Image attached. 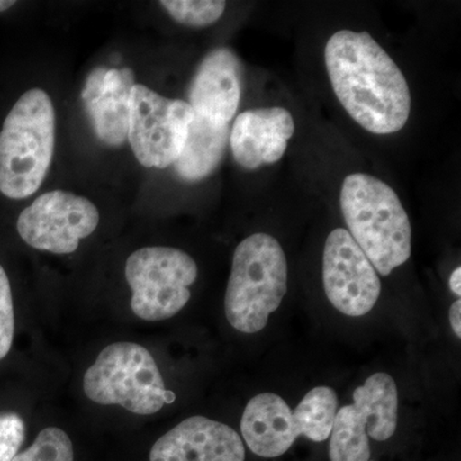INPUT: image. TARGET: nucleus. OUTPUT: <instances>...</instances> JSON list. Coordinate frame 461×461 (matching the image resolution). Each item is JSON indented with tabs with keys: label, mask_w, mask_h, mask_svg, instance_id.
<instances>
[{
	"label": "nucleus",
	"mask_w": 461,
	"mask_h": 461,
	"mask_svg": "<svg viewBox=\"0 0 461 461\" xmlns=\"http://www.w3.org/2000/svg\"><path fill=\"white\" fill-rule=\"evenodd\" d=\"M324 60L336 96L364 130L390 135L405 126L411 108L405 76L368 32L333 33Z\"/></svg>",
	"instance_id": "1"
},
{
	"label": "nucleus",
	"mask_w": 461,
	"mask_h": 461,
	"mask_svg": "<svg viewBox=\"0 0 461 461\" xmlns=\"http://www.w3.org/2000/svg\"><path fill=\"white\" fill-rule=\"evenodd\" d=\"M348 233L373 264L388 276L411 256V224L395 191L366 173L345 178L339 195Z\"/></svg>",
	"instance_id": "2"
},
{
	"label": "nucleus",
	"mask_w": 461,
	"mask_h": 461,
	"mask_svg": "<svg viewBox=\"0 0 461 461\" xmlns=\"http://www.w3.org/2000/svg\"><path fill=\"white\" fill-rule=\"evenodd\" d=\"M56 145L53 103L41 89L26 91L0 131V193L9 199L32 196L50 171Z\"/></svg>",
	"instance_id": "3"
},
{
	"label": "nucleus",
	"mask_w": 461,
	"mask_h": 461,
	"mask_svg": "<svg viewBox=\"0 0 461 461\" xmlns=\"http://www.w3.org/2000/svg\"><path fill=\"white\" fill-rule=\"evenodd\" d=\"M287 276L284 249L271 235L254 233L240 242L224 297L230 327L247 335L266 329L286 295Z\"/></svg>",
	"instance_id": "4"
},
{
	"label": "nucleus",
	"mask_w": 461,
	"mask_h": 461,
	"mask_svg": "<svg viewBox=\"0 0 461 461\" xmlns=\"http://www.w3.org/2000/svg\"><path fill=\"white\" fill-rule=\"evenodd\" d=\"M84 393L99 405H120L138 415H151L175 402L153 355L133 342L103 348L84 375Z\"/></svg>",
	"instance_id": "5"
},
{
	"label": "nucleus",
	"mask_w": 461,
	"mask_h": 461,
	"mask_svg": "<svg viewBox=\"0 0 461 461\" xmlns=\"http://www.w3.org/2000/svg\"><path fill=\"white\" fill-rule=\"evenodd\" d=\"M198 273V264L180 249L150 247L133 251L124 267L133 314L148 321L175 317L189 303L190 287Z\"/></svg>",
	"instance_id": "6"
},
{
	"label": "nucleus",
	"mask_w": 461,
	"mask_h": 461,
	"mask_svg": "<svg viewBox=\"0 0 461 461\" xmlns=\"http://www.w3.org/2000/svg\"><path fill=\"white\" fill-rule=\"evenodd\" d=\"M353 405L336 412L330 432V461H369L371 445L395 435L399 396L395 381L387 373H375L354 391Z\"/></svg>",
	"instance_id": "7"
},
{
	"label": "nucleus",
	"mask_w": 461,
	"mask_h": 461,
	"mask_svg": "<svg viewBox=\"0 0 461 461\" xmlns=\"http://www.w3.org/2000/svg\"><path fill=\"white\" fill-rule=\"evenodd\" d=\"M194 111L184 100L159 95L136 84L131 93L129 139L136 159L148 168H167L180 156Z\"/></svg>",
	"instance_id": "8"
},
{
	"label": "nucleus",
	"mask_w": 461,
	"mask_h": 461,
	"mask_svg": "<svg viewBox=\"0 0 461 461\" xmlns=\"http://www.w3.org/2000/svg\"><path fill=\"white\" fill-rule=\"evenodd\" d=\"M99 211L89 199L67 191L42 194L23 209L18 235L27 245L53 254H71L98 227Z\"/></svg>",
	"instance_id": "9"
},
{
	"label": "nucleus",
	"mask_w": 461,
	"mask_h": 461,
	"mask_svg": "<svg viewBox=\"0 0 461 461\" xmlns=\"http://www.w3.org/2000/svg\"><path fill=\"white\" fill-rule=\"evenodd\" d=\"M323 286L330 304L348 317H362L377 304V271L348 230L330 233L323 251Z\"/></svg>",
	"instance_id": "10"
},
{
	"label": "nucleus",
	"mask_w": 461,
	"mask_h": 461,
	"mask_svg": "<svg viewBox=\"0 0 461 461\" xmlns=\"http://www.w3.org/2000/svg\"><path fill=\"white\" fill-rule=\"evenodd\" d=\"M135 85V75L127 67H98L85 81V111L99 140L109 147H120L127 140Z\"/></svg>",
	"instance_id": "11"
},
{
	"label": "nucleus",
	"mask_w": 461,
	"mask_h": 461,
	"mask_svg": "<svg viewBox=\"0 0 461 461\" xmlns=\"http://www.w3.org/2000/svg\"><path fill=\"white\" fill-rule=\"evenodd\" d=\"M150 461H245V447L235 429L196 415L160 437Z\"/></svg>",
	"instance_id": "12"
},
{
	"label": "nucleus",
	"mask_w": 461,
	"mask_h": 461,
	"mask_svg": "<svg viewBox=\"0 0 461 461\" xmlns=\"http://www.w3.org/2000/svg\"><path fill=\"white\" fill-rule=\"evenodd\" d=\"M295 132L293 115L281 107L242 112L230 132L232 156L247 169L273 165L284 157Z\"/></svg>",
	"instance_id": "13"
},
{
	"label": "nucleus",
	"mask_w": 461,
	"mask_h": 461,
	"mask_svg": "<svg viewBox=\"0 0 461 461\" xmlns=\"http://www.w3.org/2000/svg\"><path fill=\"white\" fill-rule=\"evenodd\" d=\"M242 90V66L229 48L212 50L191 81L189 104L194 113L230 124L238 112Z\"/></svg>",
	"instance_id": "14"
},
{
	"label": "nucleus",
	"mask_w": 461,
	"mask_h": 461,
	"mask_svg": "<svg viewBox=\"0 0 461 461\" xmlns=\"http://www.w3.org/2000/svg\"><path fill=\"white\" fill-rule=\"evenodd\" d=\"M240 426L248 447L266 459L287 453L300 437L293 411L276 393L253 397L245 408Z\"/></svg>",
	"instance_id": "15"
},
{
	"label": "nucleus",
	"mask_w": 461,
	"mask_h": 461,
	"mask_svg": "<svg viewBox=\"0 0 461 461\" xmlns=\"http://www.w3.org/2000/svg\"><path fill=\"white\" fill-rule=\"evenodd\" d=\"M230 141V124H221L194 113L186 141L175 166L178 177L198 182L211 176L222 162Z\"/></svg>",
	"instance_id": "16"
},
{
	"label": "nucleus",
	"mask_w": 461,
	"mask_h": 461,
	"mask_svg": "<svg viewBox=\"0 0 461 461\" xmlns=\"http://www.w3.org/2000/svg\"><path fill=\"white\" fill-rule=\"evenodd\" d=\"M338 412V395L330 387L320 386L309 391L293 411L300 436L314 442L330 438Z\"/></svg>",
	"instance_id": "17"
},
{
	"label": "nucleus",
	"mask_w": 461,
	"mask_h": 461,
	"mask_svg": "<svg viewBox=\"0 0 461 461\" xmlns=\"http://www.w3.org/2000/svg\"><path fill=\"white\" fill-rule=\"evenodd\" d=\"M160 5L182 25L205 27L217 23L226 9L222 0H163Z\"/></svg>",
	"instance_id": "18"
},
{
	"label": "nucleus",
	"mask_w": 461,
	"mask_h": 461,
	"mask_svg": "<svg viewBox=\"0 0 461 461\" xmlns=\"http://www.w3.org/2000/svg\"><path fill=\"white\" fill-rule=\"evenodd\" d=\"M12 461H75L74 445L65 430L48 427L26 451Z\"/></svg>",
	"instance_id": "19"
},
{
	"label": "nucleus",
	"mask_w": 461,
	"mask_h": 461,
	"mask_svg": "<svg viewBox=\"0 0 461 461\" xmlns=\"http://www.w3.org/2000/svg\"><path fill=\"white\" fill-rule=\"evenodd\" d=\"M14 338V309L7 273L0 266V360L11 351Z\"/></svg>",
	"instance_id": "20"
},
{
	"label": "nucleus",
	"mask_w": 461,
	"mask_h": 461,
	"mask_svg": "<svg viewBox=\"0 0 461 461\" xmlns=\"http://www.w3.org/2000/svg\"><path fill=\"white\" fill-rule=\"evenodd\" d=\"M25 439V423L16 412L0 414V461H12Z\"/></svg>",
	"instance_id": "21"
},
{
	"label": "nucleus",
	"mask_w": 461,
	"mask_h": 461,
	"mask_svg": "<svg viewBox=\"0 0 461 461\" xmlns=\"http://www.w3.org/2000/svg\"><path fill=\"white\" fill-rule=\"evenodd\" d=\"M450 323L455 335L461 338V302L457 300L450 308Z\"/></svg>",
	"instance_id": "22"
},
{
	"label": "nucleus",
	"mask_w": 461,
	"mask_h": 461,
	"mask_svg": "<svg viewBox=\"0 0 461 461\" xmlns=\"http://www.w3.org/2000/svg\"><path fill=\"white\" fill-rule=\"evenodd\" d=\"M450 288L451 291L455 294V295H461V268L457 267L456 269L453 272L450 277Z\"/></svg>",
	"instance_id": "23"
},
{
	"label": "nucleus",
	"mask_w": 461,
	"mask_h": 461,
	"mask_svg": "<svg viewBox=\"0 0 461 461\" xmlns=\"http://www.w3.org/2000/svg\"><path fill=\"white\" fill-rule=\"evenodd\" d=\"M12 5H14V2L12 0H0V12L7 11Z\"/></svg>",
	"instance_id": "24"
},
{
	"label": "nucleus",
	"mask_w": 461,
	"mask_h": 461,
	"mask_svg": "<svg viewBox=\"0 0 461 461\" xmlns=\"http://www.w3.org/2000/svg\"><path fill=\"white\" fill-rule=\"evenodd\" d=\"M369 461H373V460H369Z\"/></svg>",
	"instance_id": "25"
}]
</instances>
